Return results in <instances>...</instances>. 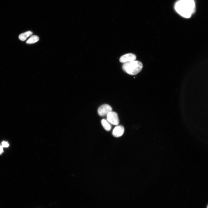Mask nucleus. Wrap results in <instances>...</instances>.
Here are the masks:
<instances>
[{
	"label": "nucleus",
	"mask_w": 208,
	"mask_h": 208,
	"mask_svg": "<svg viewBox=\"0 0 208 208\" xmlns=\"http://www.w3.org/2000/svg\"><path fill=\"white\" fill-rule=\"evenodd\" d=\"M33 34V33L32 32L28 31L20 34L19 36V38L22 41H24Z\"/></svg>",
	"instance_id": "6e6552de"
},
{
	"label": "nucleus",
	"mask_w": 208,
	"mask_h": 208,
	"mask_svg": "<svg viewBox=\"0 0 208 208\" xmlns=\"http://www.w3.org/2000/svg\"><path fill=\"white\" fill-rule=\"evenodd\" d=\"M174 8L181 16L189 18L195 11V4L194 0H179L175 4Z\"/></svg>",
	"instance_id": "f257e3e1"
},
{
	"label": "nucleus",
	"mask_w": 208,
	"mask_h": 208,
	"mask_svg": "<svg viewBox=\"0 0 208 208\" xmlns=\"http://www.w3.org/2000/svg\"><path fill=\"white\" fill-rule=\"evenodd\" d=\"M3 147L2 145H0V154L1 155L4 152L3 148Z\"/></svg>",
	"instance_id": "9b49d317"
},
{
	"label": "nucleus",
	"mask_w": 208,
	"mask_h": 208,
	"mask_svg": "<svg viewBox=\"0 0 208 208\" xmlns=\"http://www.w3.org/2000/svg\"><path fill=\"white\" fill-rule=\"evenodd\" d=\"M101 123L104 128L107 131H109L111 129L110 123L106 119H103L101 121Z\"/></svg>",
	"instance_id": "0eeeda50"
},
{
	"label": "nucleus",
	"mask_w": 208,
	"mask_h": 208,
	"mask_svg": "<svg viewBox=\"0 0 208 208\" xmlns=\"http://www.w3.org/2000/svg\"><path fill=\"white\" fill-rule=\"evenodd\" d=\"M124 128L123 126L119 125L115 127L113 129L112 134L116 137H119L121 136L124 132Z\"/></svg>",
	"instance_id": "423d86ee"
},
{
	"label": "nucleus",
	"mask_w": 208,
	"mask_h": 208,
	"mask_svg": "<svg viewBox=\"0 0 208 208\" xmlns=\"http://www.w3.org/2000/svg\"><path fill=\"white\" fill-rule=\"evenodd\" d=\"M39 40V37L37 35H34L31 36L27 41V44H31L35 43Z\"/></svg>",
	"instance_id": "1a4fd4ad"
},
{
	"label": "nucleus",
	"mask_w": 208,
	"mask_h": 208,
	"mask_svg": "<svg viewBox=\"0 0 208 208\" xmlns=\"http://www.w3.org/2000/svg\"><path fill=\"white\" fill-rule=\"evenodd\" d=\"M143 68V64L141 62L135 60L125 63L122 66L123 70L128 74L132 76L139 73Z\"/></svg>",
	"instance_id": "f03ea898"
},
{
	"label": "nucleus",
	"mask_w": 208,
	"mask_h": 208,
	"mask_svg": "<svg viewBox=\"0 0 208 208\" xmlns=\"http://www.w3.org/2000/svg\"><path fill=\"white\" fill-rule=\"evenodd\" d=\"M107 121L111 124L114 125L119 124V120L118 115L115 112H110L107 116Z\"/></svg>",
	"instance_id": "7ed1b4c3"
},
{
	"label": "nucleus",
	"mask_w": 208,
	"mask_h": 208,
	"mask_svg": "<svg viewBox=\"0 0 208 208\" xmlns=\"http://www.w3.org/2000/svg\"><path fill=\"white\" fill-rule=\"evenodd\" d=\"M112 111V108L109 105L104 104L101 105L98 109V113L101 117L107 116L110 112Z\"/></svg>",
	"instance_id": "20e7f679"
},
{
	"label": "nucleus",
	"mask_w": 208,
	"mask_h": 208,
	"mask_svg": "<svg viewBox=\"0 0 208 208\" xmlns=\"http://www.w3.org/2000/svg\"><path fill=\"white\" fill-rule=\"evenodd\" d=\"M207 208H208V206H207Z\"/></svg>",
	"instance_id": "f8f14e48"
},
{
	"label": "nucleus",
	"mask_w": 208,
	"mask_h": 208,
	"mask_svg": "<svg viewBox=\"0 0 208 208\" xmlns=\"http://www.w3.org/2000/svg\"><path fill=\"white\" fill-rule=\"evenodd\" d=\"M136 58V56L134 54L128 53L122 56L120 58L119 61L121 63H125L134 61Z\"/></svg>",
	"instance_id": "39448f33"
},
{
	"label": "nucleus",
	"mask_w": 208,
	"mask_h": 208,
	"mask_svg": "<svg viewBox=\"0 0 208 208\" xmlns=\"http://www.w3.org/2000/svg\"><path fill=\"white\" fill-rule=\"evenodd\" d=\"M2 145L4 148H7L9 146V144L7 142L3 141L2 143Z\"/></svg>",
	"instance_id": "9d476101"
}]
</instances>
